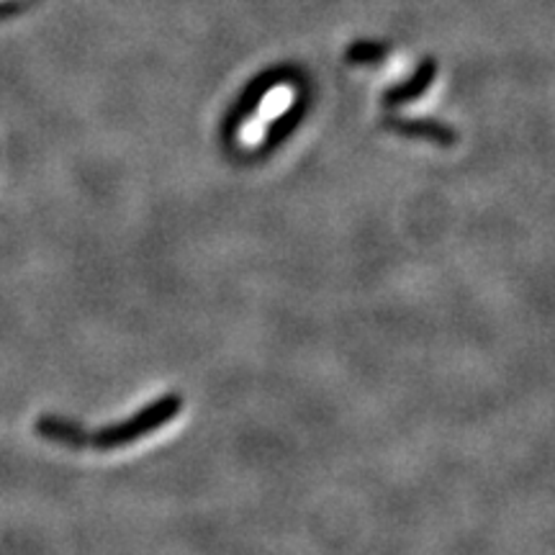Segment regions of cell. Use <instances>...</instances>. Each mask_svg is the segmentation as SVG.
Segmentation results:
<instances>
[{
	"instance_id": "obj_1",
	"label": "cell",
	"mask_w": 555,
	"mask_h": 555,
	"mask_svg": "<svg viewBox=\"0 0 555 555\" xmlns=\"http://www.w3.org/2000/svg\"><path fill=\"white\" fill-rule=\"evenodd\" d=\"M388 129L397 131L401 137H422L429 139V142L442 144V147H453L457 142V131L446 127L440 121H429V119H386L384 121Z\"/></svg>"
},
{
	"instance_id": "obj_3",
	"label": "cell",
	"mask_w": 555,
	"mask_h": 555,
	"mask_svg": "<svg viewBox=\"0 0 555 555\" xmlns=\"http://www.w3.org/2000/svg\"><path fill=\"white\" fill-rule=\"evenodd\" d=\"M384 54H386L384 44L360 41V44H356L350 52H347V60H350L352 65H367V62H378L380 57H384Z\"/></svg>"
},
{
	"instance_id": "obj_2",
	"label": "cell",
	"mask_w": 555,
	"mask_h": 555,
	"mask_svg": "<svg viewBox=\"0 0 555 555\" xmlns=\"http://www.w3.org/2000/svg\"><path fill=\"white\" fill-rule=\"evenodd\" d=\"M435 73H437L435 62L433 60H425L420 65V69H416V75H414L412 80H406L404 86L388 90V93L384 95V103H386L388 108H391V106H399V103H406V101L416 99V95L425 93V90L429 88V82L435 80Z\"/></svg>"
}]
</instances>
